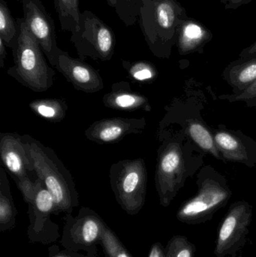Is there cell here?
Masks as SVG:
<instances>
[{
    "label": "cell",
    "instance_id": "obj_4",
    "mask_svg": "<svg viewBox=\"0 0 256 257\" xmlns=\"http://www.w3.org/2000/svg\"><path fill=\"white\" fill-rule=\"evenodd\" d=\"M197 185L198 193L183 202L177 210L176 217L181 223L198 225L210 221L232 196L225 176L210 166L200 171Z\"/></svg>",
    "mask_w": 256,
    "mask_h": 257
},
{
    "label": "cell",
    "instance_id": "obj_33",
    "mask_svg": "<svg viewBox=\"0 0 256 257\" xmlns=\"http://www.w3.org/2000/svg\"><path fill=\"white\" fill-rule=\"evenodd\" d=\"M106 1L108 2V5L112 6V7L116 6V5L118 3V0H106Z\"/></svg>",
    "mask_w": 256,
    "mask_h": 257
},
{
    "label": "cell",
    "instance_id": "obj_34",
    "mask_svg": "<svg viewBox=\"0 0 256 257\" xmlns=\"http://www.w3.org/2000/svg\"><path fill=\"white\" fill-rule=\"evenodd\" d=\"M83 257H99L98 256V253H87L86 255H83Z\"/></svg>",
    "mask_w": 256,
    "mask_h": 257
},
{
    "label": "cell",
    "instance_id": "obj_20",
    "mask_svg": "<svg viewBox=\"0 0 256 257\" xmlns=\"http://www.w3.org/2000/svg\"><path fill=\"white\" fill-rule=\"evenodd\" d=\"M185 124L186 133L203 152L210 154L217 160H222L212 130L204 123L194 119L186 120Z\"/></svg>",
    "mask_w": 256,
    "mask_h": 257
},
{
    "label": "cell",
    "instance_id": "obj_18",
    "mask_svg": "<svg viewBox=\"0 0 256 257\" xmlns=\"http://www.w3.org/2000/svg\"><path fill=\"white\" fill-rule=\"evenodd\" d=\"M222 77L232 87V93L246 90L256 81V56L248 58L238 57L225 67Z\"/></svg>",
    "mask_w": 256,
    "mask_h": 257
},
{
    "label": "cell",
    "instance_id": "obj_22",
    "mask_svg": "<svg viewBox=\"0 0 256 257\" xmlns=\"http://www.w3.org/2000/svg\"><path fill=\"white\" fill-rule=\"evenodd\" d=\"M58 14L61 30L73 33L79 25L81 12L79 0H53Z\"/></svg>",
    "mask_w": 256,
    "mask_h": 257
},
{
    "label": "cell",
    "instance_id": "obj_25",
    "mask_svg": "<svg viewBox=\"0 0 256 257\" xmlns=\"http://www.w3.org/2000/svg\"><path fill=\"white\" fill-rule=\"evenodd\" d=\"M99 245L102 247L105 257H133L115 232L105 223L103 224Z\"/></svg>",
    "mask_w": 256,
    "mask_h": 257
},
{
    "label": "cell",
    "instance_id": "obj_26",
    "mask_svg": "<svg viewBox=\"0 0 256 257\" xmlns=\"http://www.w3.org/2000/svg\"><path fill=\"white\" fill-rule=\"evenodd\" d=\"M165 257H195L196 247L186 236L174 235L165 247Z\"/></svg>",
    "mask_w": 256,
    "mask_h": 257
},
{
    "label": "cell",
    "instance_id": "obj_7",
    "mask_svg": "<svg viewBox=\"0 0 256 257\" xmlns=\"http://www.w3.org/2000/svg\"><path fill=\"white\" fill-rule=\"evenodd\" d=\"M71 42L78 57L84 60L108 61L112 58L116 47V36L112 29L90 11L81 12L79 25L72 33Z\"/></svg>",
    "mask_w": 256,
    "mask_h": 257
},
{
    "label": "cell",
    "instance_id": "obj_35",
    "mask_svg": "<svg viewBox=\"0 0 256 257\" xmlns=\"http://www.w3.org/2000/svg\"></svg>",
    "mask_w": 256,
    "mask_h": 257
},
{
    "label": "cell",
    "instance_id": "obj_32",
    "mask_svg": "<svg viewBox=\"0 0 256 257\" xmlns=\"http://www.w3.org/2000/svg\"><path fill=\"white\" fill-rule=\"evenodd\" d=\"M6 45L4 42L0 39V68L3 69L5 66V60L7 56V51H6Z\"/></svg>",
    "mask_w": 256,
    "mask_h": 257
},
{
    "label": "cell",
    "instance_id": "obj_24",
    "mask_svg": "<svg viewBox=\"0 0 256 257\" xmlns=\"http://www.w3.org/2000/svg\"><path fill=\"white\" fill-rule=\"evenodd\" d=\"M122 65L129 74L131 79L137 82H153L159 75L156 66L146 60L135 62L123 60Z\"/></svg>",
    "mask_w": 256,
    "mask_h": 257
},
{
    "label": "cell",
    "instance_id": "obj_28",
    "mask_svg": "<svg viewBox=\"0 0 256 257\" xmlns=\"http://www.w3.org/2000/svg\"><path fill=\"white\" fill-rule=\"evenodd\" d=\"M48 257H83V255L66 249L60 250L58 245L54 244L48 247Z\"/></svg>",
    "mask_w": 256,
    "mask_h": 257
},
{
    "label": "cell",
    "instance_id": "obj_13",
    "mask_svg": "<svg viewBox=\"0 0 256 257\" xmlns=\"http://www.w3.org/2000/svg\"><path fill=\"white\" fill-rule=\"evenodd\" d=\"M212 131L222 160L250 168L256 166L255 141L239 130L219 126Z\"/></svg>",
    "mask_w": 256,
    "mask_h": 257
},
{
    "label": "cell",
    "instance_id": "obj_3",
    "mask_svg": "<svg viewBox=\"0 0 256 257\" xmlns=\"http://www.w3.org/2000/svg\"><path fill=\"white\" fill-rule=\"evenodd\" d=\"M19 33L12 48L15 65L8 75L36 93L47 91L54 84L55 72L47 63L39 42L29 31L24 18L16 20Z\"/></svg>",
    "mask_w": 256,
    "mask_h": 257
},
{
    "label": "cell",
    "instance_id": "obj_31",
    "mask_svg": "<svg viewBox=\"0 0 256 257\" xmlns=\"http://www.w3.org/2000/svg\"><path fill=\"white\" fill-rule=\"evenodd\" d=\"M255 56H256V41L252 45L240 51L239 54V58H248V57H255Z\"/></svg>",
    "mask_w": 256,
    "mask_h": 257
},
{
    "label": "cell",
    "instance_id": "obj_30",
    "mask_svg": "<svg viewBox=\"0 0 256 257\" xmlns=\"http://www.w3.org/2000/svg\"><path fill=\"white\" fill-rule=\"evenodd\" d=\"M147 257H165V247L160 242H156L151 246Z\"/></svg>",
    "mask_w": 256,
    "mask_h": 257
},
{
    "label": "cell",
    "instance_id": "obj_17",
    "mask_svg": "<svg viewBox=\"0 0 256 257\" xmlns=\"http://www.w3.org/2000/svg\"><path fill=\"white\" fill-rule=\"evenodd\" d=\"M102 102L107 108L124 111H136L143 110L150 111L151 105L148 98L133 91L128 81L114 83L111 90L102 98Z\"/></svg>",
    "mask_w": 256,
    "mask_h": 257
},
{
    "label": "cell",
    "instance_id": "obj_27",
    "mask_svg": "<svg viewBox=\"0 0 256 257\" xmlns=\"http://www.w3.org/2000/svg\"><path fill=\"white\" fill-rule=\"evenodd\" d=\"M219 99L229 102H243L247 107L256 106V81L250 87L238 93H231L219 96Z\"/></svg>",
    "mask_w": 256,
    "mask_h": 257
},
{
    "label": "cell",
    "instance_id": "obj_19",
    "mask_svg": "<svg viewBox=\"0 0 256 257\" xmlns=\"http://www.w3.org/2000/svg\"><path fill=\"white\" fill-rule=\"evenodd\" d=\"M7 171L0 167V232L11 230L16 226L18 210L11 192Z\"/></svg>",
    "mask_w": 256,
    "mask_h": 257
},
{
    "label": "cell",
    "instance_id": "obj_14",
    "mask_svg": "<svg viewBox=\"0 0 256 257\" xmlns=\"http://www.w3.org/2000/svg\"><path fill=\"white\" fill-rule=\"evenodd\" d=\"M54 67L80 91L93 93L104 88L103 80L97 70L84 60L73 58L63 50L57 55Z\"/></svg>",
    "mask_w": 256,
    "mask_h": 257
},
{
    "label": "cell",
    "instance_id": "obj_1",
    "mask_svg": "<svg viewBox=\"0 0 256 257\" xmlns=\"http://www.w3.org/2000/svg\"><path fill=\"white\" fill-rule=\"evenodd\" d=\"M35 172L54 198L55 215L72 214L79 205L73 177L54 150L28 134L22 135Z\"/></svg>",
    "mask_w": 256,
    "mask_h": 257
},
{
    "label": "cell",
    "instance_id": "obj_10",
    "mask_svg": "<svg viewBox=\"0 0 256 257\" xmlns=\"http://www.w3.org/2000/svg\"><path fill=\"white\" fill-rule=\"evenodd\" d=\"M252 218V207L246 201L231 204L219 225L213 253L216 257H236L244 247Z\"/></svg>",
    "mask_w": 256,
    "mask_h": 257
},
{
    "label": "cell",
    "instance_id": "obj_29",
    "mask_svg": "<svg viewBox=\"0 0 256 257\" xmlns=\"http://www.w3.org/2000/svg\"><path fill=\"white\" fill-rule=\"evenodd\" d=\"M226 9L236 10L238 8L250 3L252 0H219Z\"/></svg>",
    "mask_w": 256,
    "mask_h": 257
},
{
    "label": "cell",
    "instance_id": "obj_16",
    "mask_svg": "<svg viewBox=\"0 0 256 257\" xmlns=\"http://www.w3.org/2000/svg\"><path fill=\"white\" fill-rule=\"evenodd\" d=\"M213 38V33L205 25L188 17L182 21L177 30L176 46L180 55L193 53L201 54L204 51V46Z\"/></svg>",
    "mask_w": 256,
    "mask_h": 257
},
{
    "label": "cell",
    "instance_id": "obj_12",
    "mask_svg": "<svg viewBox=\"0 0 256 257\" xmlns=\"http://www.w3.org/2000/svg\"><path fill=\"white\" fill-rule=\"evenodd\" d=\"M0 157L5 169L12 175L18 187L32 181L30 173L35 172V169L21 135L0 134Z\"/></svg>",
    "mask_w": 256,
    "mask_h": 257
},
{
    "label": "cell",
    "instance_id": "obj_2",
    "mask_svg": "<svg viewBox=\"0 0 256 257\" xmlns=\"http://www.w3.org/2000/svg\"><path fill=\"white\" fill-rule=\"evenodd\" d=\"M139 23L153 55L169 58L176 45L177 30L188 18L186 9L177 0H141Z\"/></svg>",
    "mask_w": 256,
    "mask_h": 257
},
{
    "label": "cell",
    "instance_id": "obj_15",
    "mask_svg": "<svg viewBox=\"0 0 256 257\" xmlns=\"http://www.w3.org/2000/svg\"><path fill=\"white\" fill-rule=\"evenodd\" d=\"M147 125L144 117L140 118L114 117L94 122L84 132L88 140L99 145L118 143L126 136L141 134Z\"/></svg>",
    "mask_w": 256,
    "mask_h": 257
},
{
    "label": "cell",
    "instance_id": "obj_5",
    "mask_svg": "<svg viewBox=\"0 0 256 257\" xmlns=\"http://www.w3.org/2000/svg\"><path fill=\"white\" fill-rule=\"evenodd\" d=\"M110 184L116 200L129 215L138 214L145 203L147 170L143 158L126 159L114 163Z\"/></svg>",
    "mask_w": 256,
    "mask_h": 257
},
{
    "label": "cell",
    "instance_id": "obj_21",
    "mask_svg": "<svg viewBox=\"0 0 256 257\" xmlns=\"http://www.w3.org/2000/svg\"><path fill=\"white\" fill-rule=\"evenodd\" d=\"M29 106L36 115L54 123L62 121L68 111L67 103L61 99H36Z\"/></svg>",
    "mask_w": 256,
    "mask_h": 257
},
{
    "label": "cell",
    "instance_id": "obj_9",
    "mask_svg": "<svg viewBox=\"0 0 256 257\" xmlns=\"http://www.w3.org/2000/svg\"><path fill=\"white\" fill-rule=\"evenodd\" d=\"M64 226L60 243L64 249L71 251L81 250L87 253H98L103 224L102 217L88 207L80 208L73 216L66 214Z\"/></svg>",
    "mask_w": 256,
    "mask_h": 257
},
{
    "label": "cell",
    "instance_id": "obj_6",
    "mask_svg": "<svg viewBox=\"0 0 256 257\" xmlns=\"http://www.w3.org/2000/svg\"><path fill=\"white\" fill-rule=\"evenodd\" d=\"M157 151L155 184L162 206L168 207L187 176V164L181 142L171 136H165Z\"/></svg>",
    "mask_w": 256,
    "mask_h": 257
},
{
    "label": "cell",
    "instance_id": "obj_23",
    "mask_svg": "<svg viewBox=\"0 0 256 257\" xmlns=\"http://www.w3.org/2000/svg\"><path fill=\"white\" fill-rule=\"evenodd\" d=\"M18 23L14 19L7 3L0 0V39L6 47L12 49L18 39Z\"/></svg>",
    "mask_w": 256,
    "mask_h": 257
},
{
    "label": "cell",
    "instance_id": "obj_8",
    "mask_svg": "<svg viewBox=\"0 0 256 257\" xmlns=\"http://www.w3.org/2000/svg\"><path fill=\"white\" fill-rule=\"evenodd\" d=\"M28 205L30 225L27 236L32 244L49 245L60 238V226L51 220L55 214L54 198L40 178L34 181V188Z\"/></svg>",
    "mask_w": 256,
    "mask_h": 257
},
{
    "label": "cell",
    "instance_id": "obj_11",
    "mask_svg": "<svg viewBox=\"0 0 256 257\" xmlns=\"http://www.w3.org/2000/svg\"><path fill=\"white\" fill-rule=\"evenodd\" d=\"M24 10L26 25L36 39L50 64L54 66L61 51L57 46V33L54 21L41 0H19Z\"/></svg>",
    "mask_w": 256,
    "mask_h": 257
}]
</instances>
